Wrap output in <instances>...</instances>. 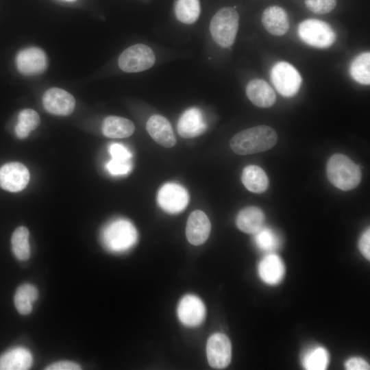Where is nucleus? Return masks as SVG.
I'll use <instances>...</instances> for the list:
<instances>
[{
  "instance_id": "nucleus-1",
  "label": "nucleus",
  "mask_w": 370,
  "mask_h": 370,
  "mask_svg": "<svg viewBox=\"0 0 370 370\" xmlns=\"http://www.w3.org/2000/svg\"><path fill=\"white\" fill-rule=\"evenodd\" d=\"M278 135L271 127L258 125L239 132L231 139L232 150L238 155H249L267 151L277 143Z\"/></svg>"
},
{
  "instance_id": "nucleus-2",
  "label": "nucleus",
  "mask_w": 370,
  "mask_h": 370,
  "mask_svg": "<svg viewBox=\"0 0 370 370\" xmlns=\"http://www.w3.org/2000/svg\"><path fill=\"white\" fill-rule=\"evenodd\" d=\"M101 242L108 251L124 253L137 242L138 233L134 225L125 219H116L108 223L101 232Z\"/></svg>"
},
{
  "instance_id": "nucleus-3",
  "label": "nucleus",
  "mask_w": 370,
  "mask_h": 370,
  "mask_svg": "<svg viewBox=\"0 0 370 370\" xmlns=\"http://www.w3.org/2000/svg\"><path fill=\"white\" fill-rule=\"evenodd\" d=\"M327 175L329 181L342 190L355 188L361 180L359 166L347 156L341 153L334 154L328 160Z\"/></svg>"
},
{
  "instance_id": "nucleus-4",
  "label": "nucleus",
  "mask_w": 370,
  "mask_h": 370,
  "mask_svg": "<svg viewBox=\"0 0 370 370\" xmlns=\"http://www.w3.org/2000/svg\"><path fill=\"white\" fill-rule=\"evenodd\" d=\"M239 15L231 7L219 10L211 19L210 32L213 40L222 47H229L234 43L238 29Z\"/></svg>"
},
{
  "instance_id": "nucleus-5",
  "label": "nucleus",
  "mask_w": 370,
  "mask_h": 370,
  "mask_svg": "<svg viewBox=\"0 0 370 370\" xmlns=\"http://www.w3.org/2000/svg\"><path fill=\"white\" fill-rule=\"evenodd\" d=\"M298 34L307 45L317 48H327L335 41L336 34L331 26L325 21L310 18L300 23Z\"/></svg>"
},
{
  "instance_id": "nucleus-6",
  "label": "nucleus",
  "mask_w": 370,
  "mask_h": 370,
  "mask_svg": "<svg viewBox=\"0 0 370 370\" xmlns=\"http://www.w3.org/2000/svg\"><path fill=\"white\" fill-rule=\"evenodd\" d=\"M156 61L152 49L144 44L129 47L120 55L119 68L127 73L141 72L151 68Z\"/></svg>"
},
{
  "instance_id": "nucleus-7",
  "label": "nucleus",
  "mask_w": 370,
  "mask_h": 370,
  "mask_svg": "<svg viewBox=\"0 0 370 370\" xmlns=\"http://www.w3.org/2000/svg\"><path fill=\"white\" fill-rule=\"evenodd\" d=\"M271 79L278 92L284 97L294 96L300 88L302 79L298 71L286 62H278L271 71Z\"/></svg>"
},
{
  "instance_id": "nucleus-8",
  "label": "nucleus",
  "mask_w": 370,
  "mask_h": 370,
  "mask_svg": "<svg viewBox=\"0 0 370 370\" xmlns=\"http://www.w3.org/2000/svg\"><path fill=\"white\" fill-rule=\"evenodd\" d=\"M189 196L182 186L173 182L164 184L158 190L157 201L160 207L170 214H177L187 206Z\"/></svg>"
},
{
  "instance_id": "nucleus-9",
  "label": "nucleus",
  "mask_w": 370,
  "mask_h": 370,
  "mask_svg": "<svg viewBox=\"0 0 370 370\" xmlns=\"http://www.w3.org/2000/svg\"><path fill=\"white\" fill-rule=\"evenodd\" d=\"M207 359L210 367L224 369L231 361L232 346L228 337L222 333L211 335L206 345Z\"/></svg>"
},
{
  "instance_id": "nucleus-10",
  "label": "nucleus",
  "mask_w": 370,
  "mask_h": 370,
  "mask_svg": "<svg viewBox=\"0 0 370 370\" xmlns=\"http://www.w3.org/2000/svg\"><path fill=\"white\" fill-rule=\"evenodd\" d=\"M29 180L27 167L21 162H8L0 168V186L10 192L24 189Z\"/></svg>"
},
{
  "instance_id": "nucleus-11",
  "label": "nucleus",
  "mask_w": 370,
  "mask_h": 370,
  "mask_svg": "<svg viewBox=\"0 0 370 370\" xmlns=\"http://www.w3.org/2000/svg\"><path fill=\"white\" fill-rule=\"evenodd\" d=\"M18 71L25 75H36L43 73L47 67L45 53L38 47H28L20 51L16 57Z\"/></svg>"
},
{
  "instance_id": "nucleus-12",
  "label": "nucleus",
  "mask_w": 370,
  "mask_h": 370,
  "mask_svg": "<svg viewBox=\"0 0 370 370\" xmlns=\"http://www.w3.org/2000/svg\"><path fill=\"white\" fill-rule=\"evenodd\" d=\"M42 103L49 113L67 116L75 109V101L72 95L59 88H51L44 94Z\"/></svg>"
},
{
  "instance_id": "nucleus-13",
  "label": "nucleus",
  "mask_w": 370,
  "mask_h": 370,
  "mask_svg": "<svg viewBox=\"0 0 370 370\" xmlns=\"http://www.w3.org/2000/svg\"><path fill=\"white\" fill-rule=\"evenodd\" d=\"M177 316L186 326L195 327L200 325L206 317V307L197 296L187 295L183 297L177 306Z\"/></svg>"
},
{
  "instance_id": "nucleus-14",
  "label": "nucleus",
  "mask_w": 370,
  "mask_h": 370,
  "mask_svg": "<svg viewBox=\"0 0 370 370\" xmlns=\"http://www.w3.org/2000/svg\"><path fill=\"white\" fill-rule=\"evenodd\" d=\"M207 129L204 114L198 108L187 109L180 117L177 132L184 138H191L202 134Z\"/></svg>"
},
{
  "instance_id": "nucleus-15",
  "label": "nucleus",
  "mask_w": 370,
  "mask_h": 370,
  "mask_svg": "<svg viewBox=\"0 0 370 370\" xmlns=\"http://www.w3.org/2000/svg\"><path fill=\"white\" fill-rule=\"evenodd\" d=\"M210 229L211 224L207 215L201 210H195L187 220L186 238L190 244L200 245L208 238Z\"/></svg>"
},
{
  "instance_id": "nucleus-16",
  "label": "nucleus",
  "mask_w": 370,
  "mask_h": 370,
  "mask_svg": "<svg viewBox=\"0 0 370 370\" xmlns=\"http://www.w3.org/2000/svg\"><path fill=\"white\" fill-rule=\"evenodd\" d=\"M146 129L151 137L161 146L171 147L175 145L176 140L171 123L163 116L154 114L150 116L147 121Z\"/></svg>"
},
{
  "instance_id": "nucleus-17",
  "label": "nucleus",
  "mask_w": 370,
  "mask_h": 370,
  "mask_svg": "<svg viewBox=\"0 0 370 370\" xmlns=\"http://www.w3.org/2000/svg\"><path fill=\"white\" fill-rule=\"evenodd\" d=\"M260 279L269 285H276L283 279L285 267L282 259L276 254L269 253L264 256L258 266Z\"/></svg>"
},
{
  "instance_id": "nucleus-18",
  "label": "nucleus",
  "mask_w": 370,
  "mask_h": 370,
  "mask_svg": "<svg viewBox=\"0 0 370 370\" xmlns=\"http://www.w3.org/2000/svg\"><path fill=\"white\" fill-rule=\"evenodd\" d=\"M265 29L274 36H283L289 29L290 23L286 11L277 5L267 8L262 14Z\"/></svg>"
},
{
  "instance_id": "nucleus-19",
  "label": "nucleus",
  "mask_w": 370,
  "mask_h": 370,
  "mask_svg": "<svg viewBox=\"0 0 370 370\" xmlns=\"http://www.w3.org/2000/svg\"><path fill=\"white\" fill-rule=\"evenodd\" d=\"M246 95L249 99L260 108H269L275 102V93L272 87L264 80L254 79L246 86Z\"/></svg>"
},
{
  "instance_id": "nucleus-20",
  "label": "nucleus",
  "mask_w": 370,
  "mask_h": 370,
  "mask_svg": "<svg viewBox=\"0 0 370 370\" xmlns=\"http://www.w3.org/2000/svg\"><path fill=\"white\" fill-rule=\"evenodd\" d=\"M33 363L31 352L23 347H15L0 356V370H25Z\"/></svg>"
},
{
  "instance_id": "nucleus-21",
  "label": "nucleus",
  "mask_w": 370,
  "mask_h": 370,
  "mask_svg": "<svg viewBox=\"0 0 370 370\" xmlns=\"http://www.w3.org/2000/svg\"><path fill=\"white\" fill-rule=\"evenodd\" d=\"M264 221L262 210L256 206H249L242 209L236 217L238 228L247 234H255L262 227Z\"/></svg>"
},
{
  "instance_id": "nucleus-22",
  "label": "nucleus",
  "mask_w": 370,
  "mask_h": 370,
  "mask_svg": "<svg viewBox=\"0 0 370 370\" xmlns=\"http://www.w3.org/2000/svg\"><path fill=\"white\" fill-rule=\"evenodd\" d=\"M134 130L135 126L130 120L117 116H107L102 125L103 135L112 138L129 137Z\"/></svg>"
},
{
  "instance_id": "nucleus-23",
  "label": "nucleus",
  "mask_w": 370,
  "mask_h": 370,
  "mask_svg": "<svg viewBox=\"0 0 370 370\" xmlns=\"http://www.w3.org/2000/svg\"><path fill=\"white\" fill-rule=\"evenodd\" d=\"M241 180L245 188L255 193L264 192L269 186V180L264 170L257 165L244 168Z\"/></svg>"
},
{
  "instance_id": "nucleus-24",
  "label": "nucleus",
  "mask_w": 370,
  "mask_h": 370,
  "mask_svg": "<svg viewBox=\"0 0 370 370\" xmlns=\"http://www.w3.org/2000/svg\"><path fill=\"white\" fill-rule=\"evenodd\" d=\"M38 297V291L36 286L25 283L16 291L14 301L18 312L21 314H29L33 308V304Z\"/></svg>"
},
{
  "instance_id": "nucleus-25",
  "label": "nucleus",
  "mask_w": 370,
  "mask_h": 370,
  "mask_svg": "<svg viewBox=\"0 0 370 370\" xmlns=\"http://www.w3.org/2000/svg\"><path fill=\"white\" fill-rule=\"evenodd\" d=\"M329 354L321 346L308 349L303 354L301 361L304 367L308 370L325 369L329 364Z\"/></svg>"
},
{
  "instance_id": "nucleus-26",
  "label": "nucleus",
  "mask_w": 370,
  "mask_h": 370,
  "mask_svg": "<svg viewBox=\"0 0 370 370\" xmlns=\"http://www.w3.org/2000/svg\"><path fill=\"white\" fill-rule=\"evenodd\" d=\"M40 121V116L35 110L30 108L22 110L15 127L16 136L20 139L26 138L38 126Z\"/></svg>"
},
{
  "instance_id": "nucleus-27",
  "label": "nucleus",
  "mask_w": 370,
  "mask_h": 370,
  "mask_svg": "<svg viewBox=\"0 0 370 370\" xmlns=\"http://www.w3.org/2000/svg\"><path fill=\"white\" fill-rule=\"evenodd\" d=\"M29 230L26 227H18L11 238L12 249L15 257L21 260H27L30 256Z\"/></svg>"
},
{
  "instance_id": "nucleus-28",
  "label": "nucleus",
  "mask_w": 370,
  "mask_h": 370,
  "mask_svg": "<svg viewBox=\"0 0 370 370\" xmlns=\"http://www.w3.org/2000/svg\"><path fill=\"white\" fill-rule=\"evenodd\" d=\"M201 11L199 0H176L175 13L177 18L185 24L195 23Z\"/></svg>"
},
{
  "instance_id": "nucleus-29",
  "label": "nucleus",
  "mask_w": 370,
  "mask_h": 370,
  "mask_svg": "<svg viewBox=\"0 0 370 370\" xmlns=\"http://www.w3.org/2000/svg\"><path fill=\"white\" fill-rule=\"evenodd\" d=\"M350 75L357 82L370 84V53L365 52L356 57L350 65Z\"/></svg>"
},
{
  "instance_id": "nucleus-30",
  "label": "nucleus",
  "mask_w": 370,
  "mask_h": 370,
  "mask_svg": "<svg viewBox=\"0 0 370 370\" xmlns=\"http://www.w3.org/2000/svg\"><path fill=\"white\" fill-rule=\"evenodd\" d=\"M254 234L255 243L262 251L271 252L280 247V238L271 228L262 227Z\"/></svg>"
},
{
  "instance_id": "nucleus-31",
  "label": "nucleus",
  "mask_w": 370,
  "mask_h": 370,
  "mask_svg": "<svg viewBox=\"0 0 370 370\" xmlns=\"http://www.w3.org/2000/svg\"><path fill=\"white\" fill-rule=\"evenodd\" d=\"M307 8L315 14H327L334 9L336 0H305Z\"/></svg>"
},
{
  "instance_id": "nucleus-32",
  "label": "nucleus",
  "mask_w": 370,
  "mask_h": 370,
  "mask_svg": "<svg viewBox=\"0 0 370 370\" xmlns=\"http://www.w3.org/2000/svg\"><path fill=\"white\" fill-rule=\"evenodd\" d=\"M106 168L108 172L112 175H124L130 173L132 170V160L112 158L107 163Z\"/></svg>"
},
{
  "instance_id": "nucleus-33",
  "label": "nucleus",
  "mask_w": 370,
  "mask_h": 370,
  "mask_svg": "<svg viewBox=\"0 0 370 370\" xmlns=\"http://www.w3.org/2000/svg\"><path fill=\"white\" fill-rule=\"evenodd\" d=\"M109 153L114 159L132 160L131 151L123 145L112 143L109 146Z\"/></svg>"
},
{
  "instance_id": "nucleus-34",
  "label": "nucleus",
  "mask_w": 370,
  "mask_h": 370,
  "mask_svg": "<svg viewBox=\"0 0 370 370\" xmlns=\"http://www.w3.org/2000/svg\"><path fill=\"white\" fill-rule=\"evenodd\" d=\"M361 254L368 260L370 258V230L367 228L360 236L358 243Z\"/></svg>"
},
{
  "instance_id": "nucleus-35",
  "label": "nucleus",
  "mask_w": 370,
  "mask_h": 370,
  "mask_svg": "<svg viewBox=\"0 0 370 370\" xmlns=\"http://www.w3.org/2000/svg\"><path fill=\"white\" fill-rule=\"evenodd\" d=\"M345 369L348 370H367L369 369V365L362 358H351L345 362Z\"/></svg>"
},
{
  "instance_id": "nucleus-36",
  "label": "nucleus",
  "mask_w": 370,
  "mask_h": 370,
  "mask_svg": "<svg viewBox=\"0 0 370 370\" xmlns=\"http://www.w3.org/2000/svg\"><path fill=\"white\" fill-rule=\"evenodd\" d=\"M47 370H79L81 367L76 362L72 361H59L47 366Z\"/></svg>"
},
{
  "instance_id": "nucleus-37",
  "label": "nucleus",
  "mask_w": 370,
  "mask_h": 370,
  "mask_svg": "<svg viewBox=\"0 0 370 370\" xmlns=\"http://www.w3.org/2000/svg\"><path fill=\"white\" fill-rule=\"evenodd\" d=\"M62 1H66V2H73V1H75V0H62Z\"/></svg>"
}]
</instances>
